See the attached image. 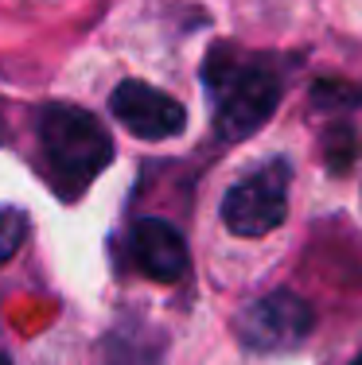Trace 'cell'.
Segmentation results:
<instances>
[{
	"label": "cell",
	"instance_id": "cell-7",
	"mask_svg": "<svg viewBox=\"0 0 362 365\" xmlns=\"http://www.w3.org/2000/svg\"><path fill=\"white\" fill-rule=\"evenodd\" d=\"M164 334L149 323H125L106 338V365H160Z\"/></svg>",
	"mask_w": 362,
	"mask_h": 365
},
{
	"label": "cell",
	"instance_id": "cell-9",
	"mask_svg": "<svg viewBox=\"0 0 362 365\" xmlns=\"http://www.w3.org/2000/svg\"><path fill=\"white\" fill-rule=\"evenodd\" d=\"M0 365H12V358H4V354H0Z\"/></svg>",
	"mask_w": 362,
	"mask_h": 365
},
{
	"label": "cell",
	"instance_id": "cell-4",
	"mask_svg": "<svg viewBox=\"0 0 362 365\" xmlns=\"http://www.w3.org/2000/svg\"><path fill=\"white\" fill-rule=\"evenodd\" d=\"M316 327V311L308 299H300L296 292L281 288L269 292L261 299H253L238 315V338L246 350L253 354H288L296 346L308 342Z\"/></svg>",
	"mask_w": 362,
	"mask_h": 365
},
{
	"label": "cell",
	"instance_id": "cell-10",
	"mask_svg": "<svg viewBox=\"0 0 362 365\" xmlns=\"http://www.w3.org/2000/svg\"><path fill=\"white\" fill-rule=\"evenodd\" d=\"M351 365H362V354H358V358H355V361H351Z\"/></svg>",
	"mask_w": 362,
	"mask_h": 365
},
{
	"label": "cell",
	"instance_id": "cell-5",
	"mask_svg": "<svg viewBox=\"0 0 362 365\" xmlns=\"http://www.w3.org/2000/svg\"><path fill=\"white\" fill-rule=\"evenodd\" d=\"M109 109L121 120V128L133 133L136 140H171L187 128L183 101H176L171 93L149 82H136V78H125L117 86L114 98H109Z\"/></svg>",
	"mask_w": 362,
	"mask_h": 365
},
{
	"label": "cell",
	"instance_id": "cell-6",
	"mask_svg": "<svg viewBox=\"0 0 362 365\" xmlns=\"http://www.w3.org/2000/svg\"><path fill=\"white\" fill-rule=\"evenodd\" d=\"M129 253H133V264L156 284H176V280H183L187 268H191L183 233L164 218H141L136 222L133 233H129Z\"/></svg>",
	"mask_w": 362,
	"mask_h": 365
},
{
	"label": "cell",
	"instance_id": "cell-1",
	"mask_svg": "<svg viewBox=\"0 0 362 365\" xmlns=\"http://www.w3.org/2000/svg\"><path fill=\"white\" fill-rule=\"evenodd\" d=\"M39 148L47 175L63 198L82 195L114 160L106 125L79 106H47L39 113Z\"/></svg>",
	"mask_w": 362,
	"mask_h": 365
},
{
	"label": "cell",
	"instance_id": "cell-8",
	"mask_svg": "<svg viewBox=\"0 0 362 365\" xmlns=\"http://www.w3.org/2000/svg\"><path fill=\"white\" fill-rule=\"evenodd\" d=\"M28 237V214L16 206H0V260H8Z\"/></svg>",
	"mask_w": 362,
	"mask_h": 365
},
{
	"label": "cell",
	"instance_id": "cell-3",
	"mask_svg": "<svg viewBox=\"0 0 362 365\" xmlns=\"http://www.w3.org/2000/svg\"><path fill=\"white\" fill-rule=\"evenodd\" d=\"M288 160H269L222 195V225L234 237H265L288 218Z\"/></svg>",
	"mask_w": 362,
	"mask_h": 365
},
{
	"label": "cell",
	"instance_id": "cell-2",
	"mask_svg": "<svg viewBox=\"0 0 362 365\" xmlns=\"http://www.w3.org/2000/svg\"><path fill=\"white\" fill-rule=\"evenodd\" d=\"M214 93V133L218 140L238 144L261 133L281 106V78L269 66H214L206 71Z\"/></svg>",
	"mask_w": 362,
	"mask_h": 365
}]
</instances>
